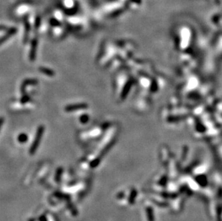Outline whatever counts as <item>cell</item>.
<instances>
[{"instance_id": "obj_1", "label": "cell", "mask_w": 222, "mask_h": 221, "mask_svg": "<svg viewBox=\"0 0 222 221\" xmlns=\"http://www.w3.org/2000/svg\"><path fill=\"white\" fill-rule=\"evenodd\" d=\"M44 131H45L44 126L42 125L39 126L36 132L35 138H34L33 142H32V146L30 147V153L31 154V155H33V154L35 153L37 149H38L39 144H40V143L41 142V139L42 137Z\"/></svg>"}, {"instance_id": "obj_11", "label": "cell", "mask_w": 222, "mask_h": 221, "mask_svg": "<svg viewBox=\"0 0 222 221\" xmlns=\"http://www.w3.org/2000/svg\"><path fill=\"white\" fill-rule=\"evenodd\" d=\"M4 121V120L3 117H0V130H1V128L2 127V125H3Z\"/></svg>"}, {"instance_id": "obj_8", "label": "cell", "mask_w": 222, "mask_h": 221, "mask_svg": "<svg viewBox=\"0 0 222 221\" xmlns=\"http://www.w3.org/2000/svg\"><path fill=\"white\" fill-rule=\"evenodd\" d=\"M27 135L26 134H21L18 136V141L20 143H25L27 141Z\"/></svg>"}, {"instance_id": "obj_5", "label": "cell", "mask_w": 222, "mask_h": 221, "mask_svg": "<svg viewBox=\"0 0 222 221\" xmlns=\"http://www.w3.org/2000/svg\"><path fill=\"white\" fill-rule=\"evenodd\" d=\"M16 32H17L16 28H11V29L9 30L7 32H6L3 37H2V38H0V45L3 44L4 42H6V41L9 38H11V37H12Z\"/></svg>"}, {"instance_id": "obj_7", "label": "cell", "mask_w": 222, "mask_h": 221, "mask_svg": "<svg viewBox=\"0 0 222 221\" xmlns=\"http://www.w3.org/2000/svg\"><path fill=\"white\" fill-rule=\"evenodd\" d=\"M28 24L29 23H26V25H25V36H24V43L27 42L28 38H29L30 26Z\"/></svg>"}, {"instance_id": "obj_10", "label": "cell", "mask_w": 222, "mask_h": 221, "mask_svg": "<svg viewBox=\"0 0 222 221\" xmlns=\"http://www.w3.org/2000/svg\"><path fill=\"white\" fill-rule=\"evenodd\" d=\"M30 100V97L28 96H22V98L21 99V103H27V101H29Z\"/></svg>"}, {"instance_id": "obj_2", "label": "cell", "mask_w": 222, "mask_h": 221, "mask_svg": "<svg viewBox=\"0 0 222 221\" xmlns=\"http://www.w3.org/2000/svg\"><path fill=\"white\" fill-rule=\"evenodd\" d=\"M88 107L87 103H75V104H71L68 105L65 107V110L66 112H73L76 111V110H81V109H86Z\"/></svg>"}, {"instance_id": "obj_12", "label": "cell", "mask_w": 222, "mask_h": 221, "mask_svg": "<svg viewBox=\"0 0 222 221\" xmlns=\"http://www.w3.org/2000/svg\"><path fill=\"white\" fill-rule=\"evenodd\" d=\"M6 30V27L4 26H0V30Z\"/></svg>"}, {"instance_id": "obj_4", "label": "cell", "mask_w": 222, "mask_h": 221, "mask_svg": "<svg viewBox=\"0 0 222 221\" xmlns=\"http://www.w3.org/2000/svg\"><path fill=\"white\" fill-rule=\"evenodd\" d=\"M38 83V81L37 79H33V78H29L26 79L23 81V83H22L21 86V92L22 94H24L25 93V88L27 86L29 85H37Z\"/></svg>"}, {"instance_id": "obj_9", "label": "cell", "mask_w": 222, "mask_h": 221, "mask_svg": "<svg viewBox=\"0 0 222 221\" xmlns=\"http://www.w3.org/2000/svg\"><path fill=\"white\" fill-rule=\"evenodd\" d=\"M88 119H89V117H88V114H83L80 117L79 120L82 123H86L88 121Z\"/></svg>"}, {"instance_id": "obj_6", "label": "cell", "mask_w": 222, "mask_h": 221, "mask_svg": "<svg viewBox=\"0 0 222 221\" xmlns=\"http://www.w3.org/2000/svg\"><path fill=\"white\" fill-rule=\"evenodd\" d=\"M39 71L50 77H53L54 75H55V72H54L52 69L45 68V67H40V68H39Z\"/></svg>"}, {"instance_id": "obj_3", "label": "cell", "mask_w": 222, "mask_h": 221, "mask_svg": "<svg viewBox=\"0 0 222 221\" xmlns=\"http://www.w3.org/2000/svg\"><path fill=\"white\" fill-rule=\"evenodd\" d=\"M37 46H38V40H37L36 38H34L32 40L31 49H30V60H31V61H34V60H35Z\"/></svg>"}]
</instances>
